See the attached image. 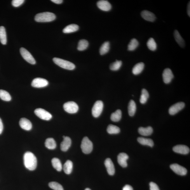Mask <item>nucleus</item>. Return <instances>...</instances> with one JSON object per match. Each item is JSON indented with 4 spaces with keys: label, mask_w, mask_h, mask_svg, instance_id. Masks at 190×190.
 Instances as JSON below:
<instances>
[{
    "label": "nucleus",
    "mask_w": 190,
    "mask_h": 190,
    "mask_svg": "<svg viewBox=\"0 0 190 190\" xmlns=\"http://www.w3.org/2000/svg\"><path fill=\"white\" fill-rule=\"evenodd\" d=\"M51 1L56 4H61L63 2L62 0H51Z\"/></svg>",
    "instance_id": "c03bdc74"
},
{
    "label": "nucleus",
    "mask_w": 190,
    "mask_h": 190,
    "mask_svg": "<svg viewBox=\"0 0 190 190\" xmlns=\"http://www.w3.org/2000/svg\"><path fill=\"white\" fill-rule=\"evenodd\" d=\"M144 67V64L143 63L140 62L136 64L133 68L132 72L133 74L137 75L140 74Z\"/></svg>",
    "instance_id": "5701e85b"
},
{
    "label": "nucleus",
    "mask_w": 190,
    "mask_h": 190,
    "mask_svg": "<svg viewBox=\"0 0 190 190\" xmlns=\"http://www.w3.org/2000/svg\"><path fill=\"white\" fill-rule=\"evenodd\" d=\"M73 168V164L70 160H67L63 166V169L65 173L67 174H70L72 172Z\"/></svg>",
    "instance_id": "a878e982"
},
{
    "label": "nucleus",
    "mask_w": 190,
    "mask_h": 190,
    "mask_svg": "<svg viewBox=\"0 0 190 190\" xmlns=\"http://www.w3.org/2000/svg\"><path fill=\"white\" fill-rule=\"evenodd\" d=\"M107 130L110 134H116L120 132V129L118 127L111 124L108 126Z\"/></svg>",
    "instance_id": "c756f323"
},
{
    "label": "nucleus",
    "mask_w": 190,
    "mask_h": 190,
    "mask_svg": "<svg viewBox=\"0 0 190 190\" xmlns=\"http://www.w3.org/2000/svg\"><path fill=\"white\" fill-rule=\"evenodd\" d=\"M85 190H91L90 188H87L85 189Z\"/></svg>",
    "instance_id": "49530a36"
},
{
    "label": "nucleus",
    "mask_w": 190,
    "mask_h": 190,
    "mask_svg": "<svg viewBox=\"0 0 190 190\" xmlns=\"http://www.w3.org/2000/svg\"><path fill=\"white\" fill-rule=\"evenodd\" d=\"M110 48V44L109 42H105L102 44L100 49V55H104L109 52Z\"/></svg>",
    "instance_id": "2f4dec72"
},
{
    "label": "nucleus",
    "mask_w": 190,
    "mask_h": 190,
    "mask_svg": "<svg viewBox=\"0 0 190 190\" xmlns=\"http://www.w3.org/2000/svg\"><path fill=\"white\" fill-rule=\"evenodd\" d=\"M24 163L25 167L30 170H34L37 166V159L35 155L30 152H27L24 155Z\"/></svg>",
    "instance_id": "f257e3e1"
},
{
    "label": "nucleus",
    "mask_w": 190,
    "mask_h": 190,
    "mask_svg": "<svg viewBox=\"0 0 190 190\" xmlns=\"http://www.w3.org/2000/svg\"><path fill=\"white\" fill-rule=\"evenodd\" d=\"M139 45V42L135 39L131 40L128 46V50L129 51H133L135 50Z\"/></svg>",
    "instance_id": "c9c22d12"
},
{
    "label": "nucleus",
    "mask_w": 190,
    "mask_h": 190,
    "mask_svg": "<svg viewBox=\"0 0 190 190\" xmlns=\"http://www.w3.org/2000/svg\"><path fill=\"white\" fill-rule=\"evenodd\" d=\"M45 146L48 149L50 150L54 149L56 147V143L53 138H49L46 140Z\"/></svg>",
    "instance_id": "bb28decb"
},
{
    "label": "nucleus",
    "mask_w": 190,
    "mask_h": 190,
    "mask_svg": "<svg viewBox=\"0 0 190 190\" xmlns=\"http://www.w3.org/2000/svg\"><path fill=\"white\" fill-rule=\"evenodd\" d=\"M0 98L5 101H10L11 99V97L9 93L6 91L0 90Z\"/></svg>",
    "instance_id": "473e14b6"
},
{
    "label": "nucleus",
    "mask_w": 190,
    "mask_h": 190,
    "mask_svg": "<svg viewBox=\"0 0 190 190\" xmlns=\"http://www.w3.org/2000/svg\"><path fill=\"white\" fill-rule=\"evenodd\" d=\"M170 168L173 172L178 175L184 176L187 174V169L177 164H172L170 166Z\"/></svg>",
    "instance_id": "9d476101"
},
{
    "label": "nucleus",
    "mask_w": 190,
    "mask_h": 190,
    "mask_svg": "<svg viewBox=\"0 0 190 190\" xmlns=\"http://www.w3.org/2000/svg\"><path fill=\"white\" fill-rule=\"evenodd\" d=\"M141 15L144 19L149 22H154L156 19L155 16L153 13L147 10L142 11Z\"/></svg>",
    "instance_id": "6ab92c4d"
},
{
    "label": "nucleus",
    "mask_w": 190,
    "mask_h": 190,
    "mask_svg": "<svg viewBox=\"0 0 190 190\" xmlns=\"http://www.w3.org/2000/svg\"><path fill=\"white\" fill-rule=\"evenodd\" d=\"M79 29V27L78 25L76 24H71L65 27L63 29V32L65 34L70 33L77 31Z\"/></svg>",
    "instance_id": "412c9836"
},
{
    "label": "nucleus",
    "mask_w": 190,
    "mask_h": 190,
    "mask_svg": "<svg viewBox=\"0 0 190 190\" xmlns=\"http://www.w3.org/2000/svg\"><path fill=\"white\" fill-rule=\"evenodd\" d=\"M81 147L83 153L85 154H90L93 150L92 143L88 137H84L82 140Z\"/></svg>",
    "instance_id": "20e7f679"
},
{
    "label": "nucleus",
    "mask_w": 190,
    "mask_h": 190,
    "mask_svg": "<svg viewBox=\"0 0 190 190\" xmlns=\"http://www.w3.org/2000/svg\"><path fill=\"white\" fill-rule=\"evenodd\" d=\"M97 5L98 8L101 10L105 11H109L111 10L112 8L111 4L109 2L104 0L98 1L97 3Z\"/></svg>",
    "instance_id": "f3484780"
},
{
    "label": "nucleus",
    "mask_w": 190,
    "mask_h": 190,
    "mask_svg": "<svg viewBox=\"0 0 190 190\" xmlns=\"http://www.w3.org/2000/svg\"><path fill=\"white\" fill-rule=\"evenodd\" d=\"M123 190H133V189L130 185H126L123 187Z\"/></svg>",
    "instance_id": "79ce46f5"
},
{
    "label": "nucleus",
    "mask_w": 190,
    "mask_h": 190,
    "mask_svg": "<svg viewBox=\"0 0 190 190\" xmlns=\"http://www.w3.org/2000/svg\"><path fill=\"white\" fill-rule=\"evenodd\" d=\"M174 36L175 40L179 45L181 47L184 48L185 44L184 41L177 30H175Z\"/></svg>",
    "instance_id": "b1692460"
},
{
    "label": "nucleus",
    "mask_w": 190,
    "mask_h": 190,
    "mask_svg": "<svg viewBox=\"0 0 190 190\" xmlns=\"http://www.w3.org/2000/svg\"><path fill=\"white\" fill-rule=\"evenodd\" d=\"M54 14L50 12H44L37 14L35 20L38 22H48L54 20L56 19Z\"/></svg>",
    "instance_id": "f03ea898"
},
{
    "label": "nucleus",
    "mask_w": 190,
    "mask_h": 190,
    "mask_svg": "<svg viewBox=\"0 0 190 190\" xmlns=\"http://www.w3.org/2000/svg\"><path fill=\"white\" fill-rule=\"evenodd\" d=\"M187 13H188V16L190 17V2H189V3L188 5V6H187Z\"/></svg>",
    "instance_id": "a18cd8bd"
},
{
    "label": "nucleus",
    "mask_w": 190,
    "mask_h": 190,
    "mask_svg": "<svg viewBox=\"0 0 190 190\" xmlns=\"http://www.w3.org/2000/svg\"><path fill=\"white\" fill-rule=\"evenodd\" d=\"M0 41L2 44L5 45L7 43V36L5 28L0 27Z\"/></svg>",
    "instance_id": "cd10ccee"
},
{
    "label": "nucleus",
    "mask_w": 190,
    "mask_h": 190,
    "mask_svg": "<svg viewBox=\"0 0 190 190\" xmlns=\"http://www.w3.org/2000/svg\"><path fill=\"white\" fill-rule=\"evenodd\" d=\"M20 52L23 58L28 63L32 65H34L36 63V61L34 58L26 49L21 48L20 49Z\"/></svg>",
    "instance_id": "6e6552de"
},
{
    "label": "nucleus",
    "mask_w": 190,
    "mask_h": 190,
    "mask_svg": "<svg viewBox=\"0 0 190 190\" xmlns=\"http://www.w3.org/2000/svg\"><path fill=\"white\" fill-rule=\"evenodd\" d=\"M63 140L60 145L61 149L63 151H66L71 146L72 141L69 137L63 136Z\"/></svg>",
    "instance_id": "4468645a"
},
{
    "label": "nucleus",
    "mask_w": 190,
    "mask_h": 190,
    "mask_svg": "<svg viewBox=\"0 0 190 190\" xmlns=\"http://www.w3.org/2000/svg\"><path fill=\"white\" fill-rule=\"evenodd\" d=\"M3 130V125L2 120L0 118V135L1 134Z\"/></svg>",
    "instance_id": "37998d69"
},
{
    "label": "nucleus",
    "mask_w": 190,
    "mask_h": 190,
    "mask_svg": "<svg viewBox=\"0 0 190 190\" xmlns=\"http://www.w3.org/2000/svg\"><path fill=\"white\" fill-rule=\"evenodd\" d=\"M137 140L140 144L142 145H147L151 147H153L154 145L153 141L149 138L140 137L138 138Z\"/></svg>",
    "instance_id": "4be33fe9"
},
{
    "label": "nucleus",
    "mask_w": 190,
    "mask_h": 190,
    "mask_svg": "<svg viewBox=\"0 0 190 190\" xmlns=\"http://www.w3.org/2000/svg\"><path fill=\"white\" fill-rule=\"evenodd\" d=\"M89 45L88 41L85 39H81L79 42L77 49L79 51H83L88 48Z\"/></svg>",
    "instance_id": "72a5a7b5"
},
{
    "label": "nucleus",
    "mask_w": 190,
    "mask_h": 190,
    "mask_svg": "<svg viewBox=\"0 0 190 190\" xmlns=\"http://www.w3.org/2000/svg\"><path fill=\"white\" fill-rule=\"evenodd\" d=\"M24 2V0H13L12 2V4L14 7H18L22 5Z\"/></svg>",
    "instance_id": "ea45409f"
},
{
    "label": "nucleus",
    "mask_w": 190,
    "mask_h": 190,
    "mask_svg": "<svg viewBox=\"0 0 190 190\" xmlns=\"http://www.w3.org/2000/svg\"><path fill=\"white\" fill-rule=\"evenodd\" d=\"M122 64L121 61L117 60L116 62L111 63L110 65V69L113 71H117L120 69Z\"/></svg>",
    "instance_id": "4c0bfd02"
},
{
    "label": "nucleus",
    "mask_w": 190,
    "mask_h": 190,
    "mask_svg": "<svg viewBox=\"0 0 190 190\" xmlns=\"http://www.w3.org/2000/svg\"><path fill=\"white\" fill-rule=\"evenodd\" d=\"M105 165L107 169L108 173L110 175H114L115 170L114 164L111 159L107 158L105 161Z\"/></svg>",
    "instance_id": "dca6fc26"
},
{
    "label": "nucleus",
    "mask_w": 190,
    "mask_h": 190,
    "mask_svg": "<svg viewBox=\"0 0 190 190\" xmlns=\"http://www.w3.org/2000/svg\"><path fill=\"white\" fill-rule=\"evenodd\" d=\"M63 109L66 112L69 114L76 113L79 110L78 106L76 103L73 102H69L63 105Z\"/></svg>",
    "instance_id": "39448f33"
},
{
    "label": "nucleus",
    "mask_w": 190,
    "mask_h": 190,
    "mask_svg": "<svg viewBox=\"0 0 190 190\" xmlns=\"http://www.w3.org/2000/svg\"><path fill=\"white\" fill-rule=\"evenodd\" d=\"M104 104L102 101L98 100L96 102L92 109V114L94 117L97 118L100 116L102 111Z\"/></svg>",
    "instance_id": "423d86ee"
},
{
    "label": "nucleus",
    "mask_w": 190,
    "mask_h": 190,
    "mask_svg": "<svg viewBox=\"0 0 190 190\" xmlns=\"http://www.w3.org/2000/svg\"><path fill=\"white\" fill-rule=\"evenodd\" d=\"M148 48L151 51H155L157 49V44L152 38L149 39L147 42Z\"/></svg>",
    "instance_id": "e433bc0d"
},
{
    "label": "nucleus",
    "mask_w": 190,
    "mask_h": 190,
    "mask_svg": "<svg viewBox=\"0 0 190 190\" xmlns=\"http://www.w3.org/2000/svg\"><path fill=\"white\" fill-rule=\"evenodd\" d=\"M51 163L53 167L58 172H60L62 169L61 163L59 159L58 158H54L51 160Z\"/></svg>",
    "instance_id": "c85d7f7f"
},
{
    "label": "nucleus",
    "mask_w": 190,
    "mask_h": 190,
    "mask_svg": "<svg viewBox=\"0 0 190 190\" xmlns=\"http://www.w3.org/2000/svg\"><path fill=\"white\" fill-rule=\"evenodd\" d=\"M150 190H160L158 185L153 182L150 183Z\"/></svg>",
    "instance_id": "a19ab883"
},
{
    "label": "nucleus",
    "mask_w": 190,
    "mask_h": 190,
    "mask_svg": "<svg viewBox=\"0 0 190 190\" xmlns=\"http://www.w3.org/2000/svg\"><path fill=\"white\" fill-rule=\"evenodd\" d=\"M149 98V94L145 89H143L142 91L141 95L140 96V102L142 104L146 103Z\"/></svg>",
    "instance_id": "f704fd0d"
},
{
    "label": "nucleus",
    "mask_w": 190,
    "mask_h": 190,
    "mask_svg": "<svg viewBox=\"0 0 190 190\" xmlns=\"http://www.w3.org/2000/svg\"><path fill=\"white\" fill-rule=\"evenodd\" d=\"M162 76L163 81L166 84L170 83L174 77L172 70L170 69L164 70Z\"/></svg>",
    "instance_id": "f8f14e48"
},
{
    "label": "nucleus",
    "mask_w": 190,
    "mask_h": 190,
    "mask_svg": "<svg viewBox=\"0 0 190 190\" xmlns=\"http://www.w3.org/2000/svg\"><path fill=\"white\" fill-rule=\"evenodd\" d=\"M19 124L20 127L25 130L29 131L31 130L32 128V124L31 121L26 118H23L20 119Z\"/></svg>",
    "instance_id": "2eb2a0df"
},
{
    "label": "nucleus",
    "mask_w": 190,
    "mask_h": 190,
    "mask_svg": "<svg viewBox=\"0 0 190 190\" xmlns=\"http://www.w3.org/2000/svg\"><path fill=\"white\" fill-rule=\"evenodd\" d=\"M122 113L120 110L117 111L112 113L111 116V119L112 121L118 122L121 119Z\"/></svg>",
    "instance_id": "7c9ffc66"
},
{
    "label": "nucleus",
    "mask_w": 190,
    "mask_h": 190,
    "mask_svg": "<svg viewBox=\"0 0 190 190\" xmlns=\"http://www.w3.org/2000/svg\"><path fill=\"white\" fill-rule=\"evenodd\" d=\"M184 102H179L172 106L169 109V113L171 115H173L184 108Z\"/></svg>",
    "instance_id": "9b49d317"
},
{
    "label": "nucleus",
    "mask_w": 190,
    "mask_h": 190,
    "mask_svg": "<svg viewBox=\"0 0 190 190\" xmlns=\"http://www.w3.org/2000/svg\"><path fill=\"white\" fill-rule=\"evenodd\" d=\"M48 82L47 80L37 77L32 80V86L35 88H42L48 86Z\"/></svg>",
    "instance_id": "1a4fd4ad"
},
{
    "label": "nucleus",
    "mask_w": 190,
    "mask_h": 190,
    "mask_svg": "<svg viewBox=\"0 0 190 190\" xmlns=\"http://www.w3.org/2000/svg\"><path fill=\"white\" fill-rule=\"evenodd\" d=\"M128 155L125 153H121L118 156V162L119 165L123 168L127 166V161L129 158Z\"/></svg>",
    "instance_id": "a211bd4d"
},
{
    "label": "nucleus",
    "mask_w": 190,
    "mask_h": 190,
    "mask_svg": "<svg viewBox=\"0 0 190 190\" xmlns=\"http://www.w3.org/2000/svg\"><path fill=\"white\" fill-rule=\"evenodd\" d=\"M53 61L56 65L63 69L72 70L74 69L76 67V66L73 63L59 58H54Z\"/></svg>",
    "instance_id": "7ed1b4c3"
},
{
    "label": "nucleus",
    "mask_w": 190,
    "mask_h": 190,
    "mask_svg": "<svg viewBox=\"0 0 190 190\" xmlns=\"http://www.w3.org/2000/svg\"><path fill=\"white\" fill-rule=\"evenodd\" d=\"M173 151L176 153L184 155L188 154L190 152L189 148L186 145H179L173 148Z\"/></svg>",
    "instance_id": "ddd939ff"
},
{
    "label": "nucleus",
    "mask_w": 190,
    "mask_h": 190,
    "mask_svg": "<svg viewBox=\"0 0 190 190\" xmlns=\"http://www.w3.org/2000/svg\"><path fill=\"white\" fill-rule=\"evenodd\" d=\"M34 112L37 117L44 120H50L52 117V115L50 113L41 108L36 109L35 110Z\"/></svg>",
    "instance_id": "0eeeda50"
},
{
    "label": "nucleus",
    "mask_w": 190,
    "mask_h": 190,
    "mask_svg": "<svg viewBox=\"0 0 190 190\" xmlns=\"http://www.w3.org/2000/svg\"><path fill=\"white\" fill-rule=\"evenodd\" d=\"M128 110L129 114L130 116L134 115L136 110V105L133 100H131L129 103Z\"/></svg>",
    "instance_id": "393cba45"
},
{
    "label": "nucleus",
    "mask_w": 190,
    "mask_h": 190,
    "mask_svg": "<svg viewBox=\"0 0 190 190\" xmlns=\"http://www.w3.org/2000/svg\"><path fill=\"white\" fill-rule=\"evenodd\" d=\"M49 186L54 190H63V187L59 183L55 182H50Z\"/></svg>",
    "instance_id": "58836bf2"
},
{
    "label": "nucleus",
    "mask_w": 190,
    "mask_h": 190,
    "mask_svg": "<svg viewBox=\"0 0 190 190\" xmlns=\"http://www.w3.org/2000/svg\"><path fill=\"white\" fill-rule=\"evenodd\" d=\"M153 129L151 126L147 128L140 127L138 129V132L140 135L143 136H149L153 132Z\"/></svg>",
    "instance_id": "aec40b11"
}]
</instances>
